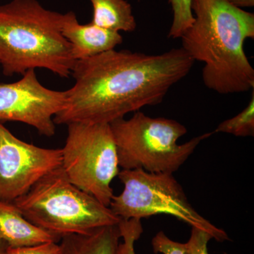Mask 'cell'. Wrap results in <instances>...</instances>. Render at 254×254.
<instances>
[{"label": "cell", "instance_id": "1", "mask_svg": "<svg viewBox=\"0 0 254 254\" xmlns=\"http://www.w3.org/2000/svg\"><path fill=\"white\" fill-rule=\"evenodd\" d=\"M194 62L182 48L159 55L112 50L77 60L55 125L111 124L146 106L162 103L186 77Z\"/></svg>", "mask_w": 254, "mask_h": 254}, {"label": "cell", "instance_id": "2", "mask_svg": "<svg viewBox=\"0 0 254 254\" xmlns=\"http://www.w3.org/2000/svg\"><path fill=\"white\" fill-rule=\"evenodd\" d=\"M193 22L182 35V49L203 64L202 78L219 94L254 89V69L244 45L254 38V14L228 0H191Z\"/></svg>", "mask_w": 254, "mask_h": 254}, {"label": "cell", "instance_id": "3", "mask_svg": "<svg viewBox=\"0 0 254 254\" xmlns=\"http://www.w3.org/2000/svg\"><path fill=\"white\" fill-rule=\"evenodd\" d=\"M64 14L38 0L0 5V66L6 76L45 68L61 78L71 75L76 60L62 33Z\"/></svg>", "mask_w": 254, "mask_h": 254}, {"label": "cell", "instance_id": "4", "mask_svg": "<svg viewBox=\"0 0 254 254\" xmlns=\"http://www.w3.org/2000/svg\"><path fill=\"white\" fill-rule=\"evenodd\" d=\"M13 203L28 221L60 240L118 225L121 220L110 207L71 183L62 166L42 177Z\"/></svg>", "mask_w": 254, "mask_h": 254}, {"label": "cell", "instance_id": "5", "mask_svg": "<svg viewBox=\"0 0 254 254\" xmlns=\"http://www.w3.org/2000/svg\"><path fill=\"white\" fill-rule=\"evenodd\" d=\"M123 170L141 169L148 173L177 172L202 141L215 132L199 135L178 144L187 133L185 125L165 118H150L135 112L131 118L110 124Z\"/></svg>", "mask_w": 254, "mask_h": 254}, {"label": "cell", "instance_id": "6", "mask_svg": "<svg viewBox=\"0 0 254 254\" xmlns=\"http://www.w3.org/2000/svg\"><path fill=\"white\" fill-rule=\"evenodd\" d=\"M118 177L124 190L120 195H114L109 207L121 220H141L165 214L205 230L218 242L230 240L226 232L203 218L190 205L173 174L136 169L122 170Z\"/></svg>", "mask_w": 254, "mask_h": 254}, {"label": "cell", "instance_id": "7", "mask_svg": "<svg viewBox=\"0 0 254 254\" xmlns=\"http://www.w3.org/2000/svg\"><path fill=\"white\" fill-rule=\"evenodd\" d=\"M62 148V168L71 183L110 206L111 184L120 173L118 150L109 124L70 123Z\"/></svg>", "mask_w": 254, "mask_h": 254}, {"label": "cell", "instance_id": "8", "mask_svg": "<svg viewBox=\"0 0 254 254\" xmlns=\"http://www.w3.org/2000/svg\"><path fill=\"white\" fill-rule=\"evenodd\" d=\"M0 123V200L13 202L61 166L62 148H41L15 136Z\"/></svg>", "mask_w": 254, "mask_h": 254}, {"label": "cell", "instance_id": "9", "mask_svg": "<svg viewBox=\"0 0 254 254\" xmlns=\"http://www.w3.org/2000/svg\"><path fill=\"white\" fill-rule=\"evenodd\" d=\"M66 91L41 84L34 69L19 81L0 83V123L18 122L36 128L42 136L55 133L54 118L64 107Z\"/></svg>", "mask_w": 254, "mask_h": 254}, {"label": "cell", "instance_id": "10", "mask_svg": "<svg viewBox=\"0 0 254 254\" xmlns=\"http://www.w3.org/2000/svg\"><path fill=\"white\" fill-rule=\"evenodd\" d=\"M62 33L69 43L76 61L115 50L123 42V37L118 32L99 27L91 22L81 24L73 11L64 14Z\"/></svg>", "mask_w": 254, "mask_h": 254}, {"label": "cell", "instance_id": "11", "mask_svg": "<svg viewBox=\"0 0 254 254\" xmlns=\"http://www.w3.org/2000/svg\"><path fill=\"white\" fill-rule=\"evenodd\" d=\"M0 238L9 248L57 242L60 239L28 221L13 202L0 200Z\"/></svg>", "mask_w": 254, "mask_h": 254}, {"label": "cell", "instance_id": "12", "mask_svg": "<svg viewBox=\"0 0 254 254\" xmlns=\"http://www.w3.org/2000/svg\"><path fill=\"white\" fill-rule=\"evenodd\" d=\"M120 238L118 225L66 235L60 241L59 254H117Z\"/></svg>", "mask_w": 254, "mask_h": 254}, {"label": "cell", "instance_id": "13", "mask_svg": "<svg viewBox=\"0 0 254 254\" xmlns=\"http://www.w3.org/2000/svg\"><path fill=\"white\" fill-rule=\"evenodd\" d=\"M93 7L91 23L95 26L118 32L136 30V18L131 4L127 0H89Z\"/></svg>", "mask_w": 254, "mask_h": 254}, {"label": "cell", "instance_id": "14", "mask_svg": "<svg viewBox=\"0 0 254 254\" xmlns=\"http://www.w3.org/2000/svg\"><path fill=\"white\" fill-rule=\"evenodd\" d=\"M123 243L119 244L117 254H136L135 242L139 240L143 232L141 220H120L118 224ZM155 254H190L187 243L170 240L163 231H160L152 240Z\"/></svg>", "mask_w": 254, "mask_h": 254}, {"label": "cell", "instance_id": "15", "mask_svg": "<svg viewBox=\"0 0 254 254\" xmlns=\"http://www.w3.org/2000/svg\"><path fill=\"white\" fill-rule=\"evenodd\" d=\"M214 132L230 133L237 137L254 136V89L248 105L236 116L225 120Z\"/></svg>", "mask_w": 254, "mask_h": 254}, {"label": "cell", "instance_id": "16", "mask_svg": "<svg viewBox=\"0 0 254 254\" xmlns=\"http://www.w3.org/2000/svg\"><path fill=\"white\" fill-rule=\"evenodd\" d=\"M173 11V22L168 38H180L193 22L191 0H169Z\"/></svg>", "mask_w": 254, "mask_h": 254}, {"label": "cell", "instance_id": "17", "mask_svg": "<svg viewBox=\"0 0 254 254\" xmlns=\"http://www.w3.org/2000/svg\"><path fill=\"white\" fill-rule=\"evenodd\" d=\"M213 237L201 229L191 227L190 240L187 242L190 254H209L208 244Z\"/></svg>", "mask_w": 254, "mask_h": 254}, {"label": "cell", "instance_id": "18", "mask_svg": "<svg viewBox=\"0 0 254 254\" xmlns=\"http://www.w3.org/2000/svg\"><path fill=\"white\" fill-rule=\"evenodd\" d=\"M60 245L48 242L41 245L7 249V254H59Z\"/></svg>", "mask_w": 254, "mask_h": 254}, {"label": "cell", "instance_id": "19", "mask_svg": "<svg viewBox=\"0 0 254 254\" xmlns=\"http://www.w3.org/2000/svg\"><path fill=\"white\" fill-rule=\"evenodd\" d=\"M228 1L241 9L253 7L254 6V0H228Z\"/></svg>", "mask_w": 254, "mask_h": 254}, {"label": "cell", "instance_id": "20", "mask_svg": "<svg viewBox=\"0 0 254 254\" xmlns=\"http://www.w3.org/2000/svg\"><path fill=\"white\" fill-rule=\"evenodd\" d=\"M7 245L0 238V254H7Z\"/></svg>", "mask_w": 254, "mask_h": 254}]
</instances>
